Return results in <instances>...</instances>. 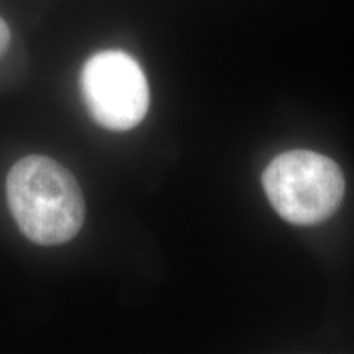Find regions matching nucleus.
Listing matches in <instances>:
<instances>
[{
    "mask_svg": "<svg viewBox=\"0 0 354 354\" xmlns=\"http://www.w3.org/2000/svg\"><path fill=\"white\" fill-rule=\"evenodd\" d=\"M7 202L20 232L41 246L73 240L86 218V202L76 177L43 154H30L12 166Z\"/></svg>",
    "mask_w": 354,
    "mask_h": 354,
    "instance_id": "1",
    "label": "nucleus"
},
{
    "mask_svg": "<svg viewBox=\"0 0 354 354\" xmlns=\"http://www.w3.org/2000/svg\"><path fill=\"white\" fill-rule=\"evenodd\" d=\"M269 202L294 225H317L338 209L344 196V177L333 159L295 149L279 154L264 171Z\"/></svg>",
    "mask_w": 354,
    "mask_h": 354,
    "instance_id": "2",
    "label": "nucleus"
},
{
    "mask_svg": "<svg viewBox=\"0 0 354 354\" xmlns=\"http://www.w3.org/2000/svg\"><path fill=\"white\" fill-rule=\"evenodd\" d=\"M84 104L97 125L127 131L140 125L149 107V87L135 57L118 50L91 56L81 73Z\"/></svg>",
    "mask_w": 354,
    "mask_h": 354,
    "instance_id": "3",
    "label": "nucleus"
},
{
    "mask_svg": "<svg viewBox=\"0 0 354 354\" xmlns=\"http://www.w3.org/2000/svg\"><path fill=\"white\" fill-rule=\"evenodd\" d=\"M8 44H10V28L6 20L0 19V57L8 50Z\"/></svg>",
    "mask_w": 354,
    "mask_h": 354,
    "instance_id": "4",
    "label": "nucleus"
}]
</instances>
